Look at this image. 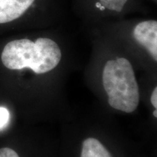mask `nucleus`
<instances>
[{
	"label": "nucleus",
	"instance_id": "obj_1",
	"mask_svg": "<svg viewBox=\"0 0 157 157\" xmlns=\"http://www.w3.org/2000/svg\"><path fill=\"white\" fill-rule=\"evenodd\" d=\"M61 48L56 40L48 36L35 39L23 38L12 40L4 47L1 60L10 70L30 68L37 74L48 73L61 61Z\"/></svg>",
	"mask_w": 157,
	"mask_h": 157
},
{
	"label": "nucleus",
	"instance_id": "obj_2",
	"mask_svg": "<svg viewBox=\"0 0 157 157\" xmlns=\"http://www.w3.org/2000/svg\"><path fill=\"white\" fill-rule=\"evenodd\" d=\"M102 80L111 107L125 113L137 109L140 101L139 87L128 59L120 57L108 60L104 65Z\"/></svg>",
	"mask_w": 157,
	"mask_h": 157
},
{
	"label": "nucleus",
	"instance_id": "obj_3",
	"mask_svg": "<svg viewBox=\"0 0 157 157\" xmlns=\"http://www.w3.org/2000/svg\"><path fill=\"white\" fill-rule=\"evenodd\" d=\"M143 0H71V11L89 21L118 20L148 13Z\"/></svg>",
	"mask_w": 157,
	"mask_h": 157
},
{
	"label": "nucleus",
	"instance_id": "obj_4",
	"mask_svg": "<svg viewBox=\"0 0 157 157\" xmlns=\"http://www.w3.org/2000/svg\"><path fill=\"white\" fill-rule=\"evenodd\" d=\"M131 36L135 44L148 52L157 62V21L154 18L136 19L132 24Z\"/></svg>",
	"mask_w": 157,
	"mask_h": 157
},
{
	"label": "nucleus",
	"instance_id": "obj_5",
	"mask_svg": "<svg viewBox=\"0 0 157 157\" xmlns=\"http://www.w3.org/2000/svg\"><path fill=\"white\" fill-rule=\"evenodd\" d=\"M80 157H112L109 151L97 139L89 137L82 143Z\"/></svg>",
	"mask_w": 157,
	"mask_h": 157
},
{
	"label": "nucleus",
	"instance_id": "obj_6",
	"mask_svg": "<svg viewBox=\"0 0 157 157\" xmlns=\"http://www.w3.org/2000/svg\"><path fill=\"white\" fill-rule=\"evenodd\" d=\"M10 121V112L5 107H0V130L7 126Z\"/></svg>",
	"mask_w": 157,
	"mask_h": 157
},
{
	"label": "nucleus",
	"instance_id": "obj_7",
	"mask_svg": "<svg viewBox=\"0 0 157 157\" xmlns=\"http://www.w3.org/2000/svg\"><path fill=\"white\" fill-rule=\"evenodd\" d=\"M0 157H20L15 151L8 147L0 148Z\"/></svg>",
	"mask_w": 157,
	"mask_h": 157
},
{
	"label": "nucleus",
	"instance_id": "obj_8",
	"mask_svg": "<svg viewBox=\"0 0 157 157\" xmlns=\"http://www.w3.org/2000/svg\"><path fill=\"white\" fill-rule=\"evenodd\" d=\"M151 102L155 109L157 108V87H156L153 90L151 97Z\"/></svg>",
	"mask_w": 157,
	"mask_h": 157
},
{
	"label": "nucleus",
	"instance_id": "obj_9",
	"mask_svg": "<svg viewBox=\"0 0 157 157\" xmlns=\"http://www.w3.org/2000/svg\"><path fill=\"white\" fill-rule=\"evenodd\" d=\"M147 1H149L151 2H152L153 4H155V5H156V2H157V0H147Z\"/></svg>",
	"mask_w": 157,
	"mask_h": 157
},
{
	"label": "nucleus",
	"instance_id": "obj_10",
	"mask_svg": "<svg viewBox=\"0 0 157 157\" xmlns=\"http://www.w3.org/2000/svg\"><path fill=\"white\" fill-rule=\"evenodd\" d=\"M153 114H154L155 118L157 117V111H156V110H155V111H154V113H153Z\"/></svg>",
	"mask_w": 157,
	"mask_h": 157
}]
</instances>
